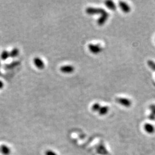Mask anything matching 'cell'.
<instances>
[{
    "label": "cell",
    "instance_id": "cell-1",
    "mask_svg": "<svg viewBox=\"0 0 155 155\" xmlns=\"http://www.w3.org/2000/svg\"><path fill=\"white\" fill-rule=\"evenodd\" d=\"M105 12H106L105 10H104L102 8H91L89 7L86 8V12L87 14L89 15H94V14H102Z\"/></svg>",
    "mask_w": 155,
    "mask_h": 155
},
{
    "label": "cell",
    "instance_id": "cell-2",
    "mask_svg": "<svg viewBox=\"0 0 155 155\" xmlns=\"http://www.w3.org/2000/svg\"><path fill=\"white\" fill-rule=\"evenodd\" d=\"M89 51L94 53V54H97L99 53L100 52L102 51V48L100 44H90L89 45Z\"/></svg>",
    "mask_w": 155,
    "mask_h": 155
},
{
    "label": "cell",
    "instance_id": "cell-3",
    "mask_svg": "<svg viewBox=\"0 0 155 155\" xmlns=\"http://www.w3.org/2000/svg\"><path fill=\"white\" fill-rule=\"evenodd\" d=\"M116 101L117 103L125 106L127 107H129L131 105H132V102L130 100H128L125 98H121V97H118L116 99Z\"/></svg>",
    "mask_w": 155,
    "mask_h": 155
},
{
    "label": "cell",
    "instance_id": "cell-4",
    "mask_svg": "<svg viewBox=\"0 0 155 155\" xmlns=\"http://www.w3.org/2000/svg\"><path fill=\"white\" fill-rule=\"evenodd\" d=\"M109 13H107L106 11L104 13L101 15V17H100V18L98 20V24L99 26H102L105 24V23L106 22V21L107 20L108 18H109Z\"/></svg>",
    "mask_w": 155,
    "mask_h": 155
},
{
    "label": "cell",
    "instance_id": "cell-5",
    "mask_svg": "<svg viewBox=\"0 0 155 155\" xmlns=\"http://www.w3.org/2000/svg\"><path fill=\"white\" fill-rule=\"evenodd\" d=\"M119 6L121 10L124 12V13H129L131 10L130 6H129L128 4H127L125 2L123 1H120L119 2Z\"/></svg>",
    "mask_w": 155,
    "mask_h": 155
},
{
    "label": "cell",
    "instance_id": "cell-6",
    "mask_svg": "<svg viewBox=\"0 0 155 155\" xmlns=\"http://www.w3.org/2000/svg\"><path fill=\"white\" fill-rule=\"evenodd\" d=\"M34 64L40 70H43L45 67V65L44 62L38 57H36L33 60Z\"/></svg>",
    "mask_w": 155,
    "mask_h": 155
},
{
    "label": "cell",
    "instance_id": "cell-7",
    "mask_svg": "<svg viewBox=\"0 0 155 155\" xmlns=\"http://www.w3.org/2000/svg\"><path fill=\"white\" fill-rule=\"evenodd\" d=\"M60 71L63 73H71L74 71V67L72 65H64L60 68Z\"/></svg>",
    "mask_w": 155,
    "mask_h": 155
},
{
    "label": "cell",
    "instance_id": "cell-8",
    "mask_svg": "<svg viewBox=\"0 0 155 155\" xmlns=\"http://www.w3.org/2000/svg\"><path fill=\"white\" fill-rule=\"evenodd\" d=\"M0 152L3 155H9L11 154V149L5 145L0 146Z\"/></svg>",
    "mask_w": 155,
    "mask_h": 155
},
{
    "label": "cell",
    "instance_id": "cell-9",
    "mask_svg": "<svg viewBox=\"0 0 155 155\" xmlns=\"http://www.w3.org/2000/svg\"><path fill=\"white\" fill-rule=\"evenodd\" d=\"M144 129L147 133H148L149 134H152L155 132V129L154 126L151 124H149V123L145 124Z\"/></svg>",
    "mask_w": 155,
    "mask_h": 155
},
{
    "label": "cell",
    "instance_id": "cell-10",
    "mask_svg": "<svg viewBox=\"0 0 155 155\" xmlns=\"http://www.w3.org/2000/svg\"><path fill=\"white\" fill-rule=\"evenodd\" d=\"M105 5L110 10L112 11H116V4L112 1H106L105 2Z\"/></svg>",
    "mask_w": 155,
    "mask_h": 155
},
{
    "label": "cell",
    "instance_id": "cell-11",
    "mask_svg": "<svg viewBox=\"0 0 155 155\" xmlns=\"http://www.w3.org/2000/svg\"><path fill=\"white\" fill-rule=\"evenodd\" d=\"M20 65V62H18V61H14L12 63H10V64H8V65H6L5 66V68L8 70H12L14 68L17 67L18 65Z\"/></svg>",
    "mask_w": 155,
    "mask_h": 155
},
{
    "label": "cell",
    "instance_id": "cell-12",
    "mask_svg": "<svg viewBox=\"0 0 155 155\" xmlns=\"http://www.w3.org/2000/svg\"><path fill=\"white\" fill-rule=\"evenodd\" d=\"M149 109L151 110V113L149 116V118L150 120L154 121L155 119V105H151L149 106Z\"/></svg>",
    "mask_w": 155,
    "mask_h": 155
},
{
    "label": "cell",
    "instance_id": "cell-13",
    "mask_svg": "<svg viewBox=\"0 0 155 155\" xmlns=\"http://www.w3.org/2000/svg\"><path fill=\"white\" fill-rule=\"evenodd\" d=\"M109 112V107L106 106H101L100 109L99 110L98 112H99V114L101 115V116H104L105 114H106Z\"/></svg>",
    "mask_w": 155,
    "mask_h": 155
},
{
    "label": "cell",
    "instance_id": "cell-14",
    "mask_svg": "<svg viewBox=\"0 0 155 155\" xmlns=\"http://www.w3.org/2000/svg\"><path fill=\"white\" fill-rule=\"evenodd\" d=\"M19 54V50L17 48H14L11 51L9 52L10 57L11 58H15Z\"/></svg>",
    "mask_w": 155,
    "mask_h": 155
},
{
    "label": "cell",
    "instance_id": "cell-15",
    "mask_svg": "<svg viewBox=\"0 0 155 155\" xmlns=\"http://www.w3.org/2000/svg\"><path fill=\"white\" fill-rule=\"evenodd\" d=\"M9 56H10L9 52L6 51H4L2 52L1 53V59L4 60L7 59Z\"/></svg>",
    "mask_w": 155,
    "mask_h": 155
},
{
    "label": "cell",
    "instance_id": "cell-16",
    "mask_svg": "<svg viewBox=\"0 0 155 155\" xmlns=\"http://www.w3.org/2000/svg\"><path fill=\"white\" fill-rule=\"evenodd\" d=\"M101 105L98 103H94L92 106V110L93 112H98L101 108Z\"/></svg>",
    "mask_w": 155,
    "mask_h": 155
},
{
    "label": "cell",
    "instance_id": "cell-17",
    "mask_svg": "<svg viewBox=\"0 0 155 155\" xmlns=\"http://www.w3.org/2000/svg\"><path fill=\"white\" fill-rule=\"evenodd\" d=\"M148 65L152 70L155 71V62L152 60H149L148 61Z\"/></svg>",
    "mask_w": 155,
    "mask_h": 155
},
{
    "label": "cell",
    "instance_id": "cell-18",
    "mask_svg": "<svg viewBox=\"0 0 155 155\" xmlns=\"http://www.w3.org/2000/svg\"><path fill=\"white\" fill-rule=\"evenodd\" d=\"M46 155H58L55 152H54L53 151H51V150H48L45 153Z\"/></svg>",
    "mask_w": 155,
    "mask_h": 155
},
{
    "label": "cell",
    "instance_id": "cell-19",
    "mask_svg": "<svg viewBox=\"0 0 155 155\" xmlns=\"http://www.w3.org/2000/svg\"><path fill=\"white\" fill-rule=\"evenodd\" d=\"M3 87H4V83L1 80H0V89H2Z\"/></svg>",
    "mask_w": 155,
    "mask_h": 155
}]
</instances>
